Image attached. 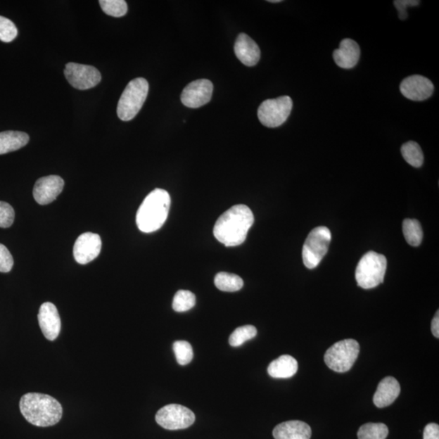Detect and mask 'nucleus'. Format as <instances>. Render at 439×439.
I'll return each instance as SVG.
<instances>
[{
  "label": "nucleus",
  "instance_id": "21",
  "mask_svg": "<svg viewBox=\"0 0 439 439\" xmlns=\"http://www.w3.org/2000/svg\"><path fill=\"white\" fill-rule=\"evenodd\" d=\"M29 135L20 132L0 133V155L7 154L23 148L29 143Z\"/></svg>",
  "mask_w": 439,
  "mask_h": 439
},
{
  "label": "nucleus",
  "instance_id": "32",
  "mask_svg": "<svg viewBox=\"0 0 439 439\" xmlns=\"http://www.w3.org/2000/svg\"><path fill=\"white\" fill-rule=\"evenodd\" d=\"M14 264L13 255L4 245L0 243V272L8 273Z\"/></svg>",
  "mask_w": 439,
  "mask_h": 439
},
{
  "label": "nucleus",
  "instance_id": "10",
  "mask_svg": "<svg viewBox=\"0 0 439 439\" xmlns=\"http://www.w3.org/2000/svg\"><path fill=\"white\" fill-rule=\"evenodd\" d=\"M64 72L67 81L77 90H89L96 87L102 79L101 73L96 68L77 63H68Z\"/></svg>",
  "mask_w": 439,
  "mask_h": 439
},
{
  "label": "nucleus",
  "instance_id": "15",
  "mask_svg": "<svg viewBox=\"0 0 439 439\" xmlns=\"http://www.w3.org/2000/svg\"><path fill=\"white\" fill-rule=\"evenodd\" d=\"M39 323L42 332L46 339L53 341L59 336L61 321L58 310L51 303L46 302L39 308Z\"/></svg>",
  "mask_w": 439,
  "mask_h": 439
},
{
  "label": "nucleus",
  "instance_id": "34",
  "mask_svg": "<svg viewBox=\"0 0 439 439\" xmlns=\"http://www.w3.org/2000/svg\"><path fill=\"white\" fill-rule=\"evenodd\" d=\"M424 439H439V426L435 423L428 424L423 433Z\"/></svg>",
  "mask_w": 439,
  "mask_h": 439
},
{
  "label": "nucleus",
  "instance_id": "1",
  "mask_svg": "<svg viewBox=\"0 0 439 439\" xmlns=\"http://www.w3.org/2000/svg\"><path fill=\"white\" fill-rule=\"evenodd\" d=\"M253 224L254 215L248 206L234 205L217 219L214 236L226 247H236L244 243Z\"/></svg>",
  "mask_w": 439,
  "mask_h": 439
},
{
  "label": "nucleus",
  "instance_id": "18",
  "mask_svg": "<svg viewBox=\"0 0 439 439\" xmlns=\"http://www.w3.org/2000/svg\"><path fill=\"white\" fill-rule=\"evenodd\" d=\"M399 381L393 377H386L380 381L374 396V402L379 409L388 407L398 398L400 394Z\"/></svg>",
  "mask_w": 439,
  "mask_h": 439
},
{
  "label": "nucleus",
  "instance_id": "20",
  "mask_svg": "<svg viewBox=\"0 0 439 439\" xmlns=\"http://www.w3.org/2000/svg\"><path fill=\"white\" fill-rule=\"evenodd\" d=\"M298 367L294 357L284 355L270 363L268 373L274 378H290L297 373Z\"/></svg>",
  "mask_w": 439,
  "mask_h": 439
},
{
  "label": "nucleus",
  "instance_id": "16",
  "mask_svg": "<svg viewBox=\"0 0 439 439\" xmlns=\"http://www.w3.org/2000/svg\"><path fill=\"white\" fill-rule=\"evenodd\" d=\"M234 52L237 58L246 66H255L260 59L259 46L246 34L238 36L234 44Z\"/></svg>",
  "mask_w": 439,
  "mask_h": 439
},
{
  "label": "nucleus",
  "instance_id": "17",
  "mask_svg": "<svg viewBox=\"0 0 439 439\" xmlns=\"http://www.w3.org/2000/svg\"><path fill=\"white\" fill-rule=\"evenodd\" d=\"M360 49L357 42L345 39L338 49L333 51V60L342 69H352L360 60Z\"/></svg>",
  "mask_w": 439,
  "mask_h": 439
},
{
  "label": "nucleus",
  "instance_id": "27",
  "mask_svg": "<svg viewBox=\"0 0 439 439\" xmlns=\"http://www.w3.org/2000/svg\"><path fill=\"white\" fill-rule=\"evenodd\" d=\"M256 334H257V329L253 326L238 327L231 333L229 343L232 347L237 348L255 338Z\"/></svg>",
  "mask_w": 439,
  "mask_h": 439
},
{
  "label": "nucleus",
  "instance_id": "24",
  "mask_svg": "<svg viewBox=\"0 0 439 439\" xmlns=\"http://www.w3.org/2000/svg\"><path fill=\"white\" fill-rule=\"evenodd\" d=\"M401 153L402 158L412 167L420 168L424 163V155L419 144L409 141L402 146Z\"/></svg>",
  "mask_w": 439,
  "mask_h": 439
},
{
  "label": "nucleus",
  "instance_id": "9",
  "mask_svg": "<svg viewBox=\"0 0 439 439\" xmlns=\"http://www.w3.org/2000/svg\"><path fill=\"white\" fill-rule=\"evenodd\" d=\"M155 421L169 431L184 430L196 421V416L187 407L180 405H169L162 407L155 415Z\"/></svg>",
  "mask_w": 439,
  "mask_h": 439
},
{
  "label": "nucleus",
  "instance_id": "11",
  "mask_svg": "<svg viewBox=\"0 0 439 439\" xmlns=\"http://www.w3.org/2000/svg\"><path fill=\"white\" fill-rule=\"evenodd\" d=\"M212 92V82L207 79L196 80L184 88L181 95V101L187 108H201L211 101Z\"/></svg>",
  "mask_w": 439,
  "mask_h": 439
},
{
  "label": "nucleus",
  "instance_id": "2",
  "mask_svg": "<svg viewBox=\"0 0 439 439\" xmlns=\"http://www.w3.org/2000/svg\"><path fill=\"white\" fill-rule=\"evenodd\" d=\"M20 410L25 420L36 426L49 427L58 423L63 415L62 406L53 397L28 393L20 401Z\"/></svg>",
  "mask_w": 439,
  "mask_h": 439
},
{
  "label": "nucleus",
  "instance_id": "29",
  "mask_svg": "<svg viewBox=\"0 0 439 439\" xmlns=\"http://www.w3.org/2000/svg\"><path fill=\"white\" fill-rule=\"evenodd\" d=\"M174 352L177 362L180 365L189 364L194 357L191 345L186 341H176L174 343Z\"/></svg>",
  "mask_w": 439,
  "mask_h": 439
},
{
  "label": "nucleus",
  "instance_id": "28",
  "mask_svg": "<svg viewBox=\"0 0 439 439\" xmlns=\"http://www.w3.org/2000/svg\"><path fill=\"white\" fill-rule=\"evenodd\" d=\"M103 11L114 18H122L127 13L128 6L124 0H101Z\"/></svg>",
  "mask_w": 439,
  "mask_h": 439
},
{
  "label": "nucleus",
  "instance_id": "5",
  "mask_svg": "<svg viewBox=\"0 0 439 439\" xmlns=\"http://www.w3.org/2000/svg\"><path fill=\"white\" fill-rule=\"evenodd\" d=\"M388 261L383 255L369 252L359 261L355 270V279L363 289L375 288L384 281Z\"/></svg>",
  "mask_w": 439,
  "mask_h": 439
},
{
  "label": "nucleus",
  "instance_id": "12",
  "mask_svg": "<svg viewBox=\"0 0 439 439\" xmlns=\"http://www.w3.org/2000/svg\"><path fill=\"white\" fill-rule=\"evenodd\" d=\"M102 240L97 234L87 232L80 235L73 247V255L78 264L87 265L101 253Z\"/></svg>",
  "mask_w": 439,
  "mask_h": 439
},
{
  "label": "nucleus",
  "instance_id": "14",
  "mask_svg": "<svg viewBox=\"0 0 439 439\" xmlns=\"http://www.w3.org/2000/svg\"><path fill=\"white\" fill-rule=\"evenodd\" d=\"M65 182L61 177L50 175L41 177L36 182L33 195L40 205H49L53 202L64 189Z\"/></svg>",
  "mask_w": 439,
  "mask_h": 439
},
{
  "label": "nucleus",
  "instance_id": "6",
  "mask_svg": "<svg viewBox=\"0 0 439 439\" xmlns=\"http://www.w3.org/2000/svg\"><path fill=\"white\" fill-rule=\"evenodd\" d=\"M359 353L358 342L355 339H345L329 348L324 360L328 367L334 372L345 373L352 368Z\"/></svg>",
  "mask_w": 439,
  "mask_h": 439
},
{
  "label": "nucleus",
  "instance_id": "19",
  "mask_svg": "<svg viewBox=\"0 0 439 439\" xmlns=\"http://www.w3.org/2000/svg\"><path fill=\"white\" fill-rule=\"evenodd\" d=\"M273 435L275 439H310L312 430L305 422L290 421L276 426Z\"/></svg>",
  "mask_w": 439,
  "mask_h": 439
},
{
  "label": "nucleus",
  "instance_id": "13",
  "mask_svg": "<svg viewBox=\"0 0 439 439\" xmlns=\"http://www.w3.org/2000/svg\"><path fill=\"white\" fill-rule=\"evenodd\" d=\"M433 91L432 82L421 75L407 77L400 84L402 95L412 101H424L431 97Z\"/></svg>",
  "mask_w": 439,
  "mask_h": 439
},
{
  "label": "nucleus",
  "instance_id": "36",
  "mask_svg": "<svg viewBox=\"0 0 439 439\" xmlns=\"http://www.w3.org/2000/svg\"><path fill=\"white\" fill-rule=\"evenodd\" d=\"M269 3H281V0H269Z\"/></svg>",
  "mask_w": 439,
  "mask_h": 439
},
{
  "label": "nucleus",
  "instance_id": "8",
  "mask_svg": "<svg viewBox=\"0 0 439 439\" xmlns=\"http://www.w3.org/2000/svg\"><path fill=\"white\" fill-rule=\"evenodd\" d=\"M292 108L293 101L289 96L267 99L258 108V118L266 127H279L289 117Z\"/></svg>",
  "mask_w": 439,
  "mask_h": 439
},
{
  "label": "nucleus",
  "instance_id": "7",
  "mask_svg": "<svg viewBox=\"0 0 439 439\" xmlns=\"http://www.w3.org/2000/svg\"><path fill=\"white\" fill-rule=\"evenodd\" d=\"M331 242V233L325 227H319L312 229L308 234L303 248V261L305 267L315 269L328 252Z\"/></svg>",
  "mask_w": 439,
  "mask_h": 439
},
{
  "label": "nucleus",
  "instance_id": "4",
  "mask_svg": "<svg viewBox=\"0 0 439 439\" xmlns=\"http://www.w3.org/2000/svg\"><path fill=\"white\" fill-rule=\"evenodd\" d=\"M148 82L145 78L138 77L129 82L119 99L118 117L123 122H129L137 116L148 97Z\"/></svg>",
  "mask_w": 439,
  "mask_h": 439
},
{
  "label": "nucleus",
  "instance_id": "33",
  "mask_svg": "<svg viewBox=\"0 0 439 439\" xmlns=\"http://www.w3.org/2000/svg\"><path fill=\"white\" fill-rule=\"evenodd\" d=\"M395 6L398 10L399 18L404 20L407 18V8L415 7L420 4L418 0H395L394 1Z\"/></svg>",
  "mask_w": 439,
  "mask_h": 439
},
{
  "label": "nucleus",
  "instance_id": "31",
  "mask_svg": "<svg viewBox=\"0 0 439 439\" xmlns=\"http://www.w3.org/2000/svg\"><path fill=\"white\" fill-rule=\"evenodd\" d=\"M15 212L13 208L6 202L0 201V227L8 228L14 222Z\"/></svg>",
  "mask_w": 439,
  "mask_h": 439
},
{
  "label": "nucleus",
  "instance_id": "35",
  "mask_svg": "<svg viewBox=\"0 0 439 439\" xmlns=\"http://www.w3.org/2000/svg\"><path fill=\"white\" fill-rule=\"evenodd\" d=\"M439 312L437 311L435 317H433L431 323V331L433 336L439 338Z\"/></svg>",
  "mask_w": 439,
  "mask_h": 439
},
{
  "label": "nucleus",
  "instance_id": "22",
  "mask_svg": "<svg viewBox=\"0 0 439 439\" xmlns=\"http://www.w3.org/2000/svg\"><path fill=\"white\" fill-rule=\"evenodd\" d=\"M402 233L406 241L412 247H418L423 239V231L419 222L415 219H405L402 222Z\"/></svg>",
  "mask_w": 439,
  "mask_h": 439
},
{
  "label": "nucleus",
  "instance_id": "26",
  "mask_svg": "<svg viewBox=\"0 0 439 439\" xmlns=\"http://www.w3.org/2000/svg\"><path fill=\"white\" fill-rule=\"evenodd\" d=\"M196 305V295L190 291L180 290L176 293L172 300V308L177 312H184Z\"/></svg>",
  "mask_w": 439,
  "mask_h": 439
},
{
  "label": "nucleus",
  "instance_id": "30",
  "mask_svg": "<svg viewBox=\"0 0 439 439\" xmlns=\"http://www.w3.org/2000/svg\"><path fill=\"white\" fill-rule=\"evenodd\" d=\"M18 33V29L12 20L0 15V40L10 43L17 38Z\"/></svg>",
  "mask_w": 439,
  "mask_h": 439
},
{
  "label": "nucleus",
  "instance_id": "3",
  "mask_svg": "<svg viewBox=\"0 0 439 439\" xmlns=\"http://www.w3.org/2000/svg\"><path fill=\"white\" fill-rule=\"evenodd\" d=\"M171 198L168 192L163 189H155L145 198L136 215L139 231L153 233L158 231L168 217Z\"/></svg>",
  "mask_w": 439,
  "mask_h": 439
},
{
  "label": "nucleus",
  "instance_id": "25",
  "mask_svg": "<svg viewBox=\"0 0 439 439\" xmlns=\"http://www.w3.org/2000/svg\"><path fill=\"white\" fill-rule=\"evenodd\" d=\"M388 427L383 423H367L357 433L358 439H386L388 436Z\"/></svg>",
  "mask_w": 439,
  "mask_h": 439
},
{
  "label": "nucleus",
  "instance_id": "23",
  "mask_svg": "<svg viewBox=\"0 0 439 439\" xmlns=\"http://www.w3.org/2000/svg\"><path fill=\"white\" fill-rule=\"evenodd\" d=\"M217 289L227 292H235L241 290L243 286V281L239 276L233 274L219 273L214 279Z\"/></svg>",
  "mask_w": 439,
  "mask_h": 439
}]
</instances>
